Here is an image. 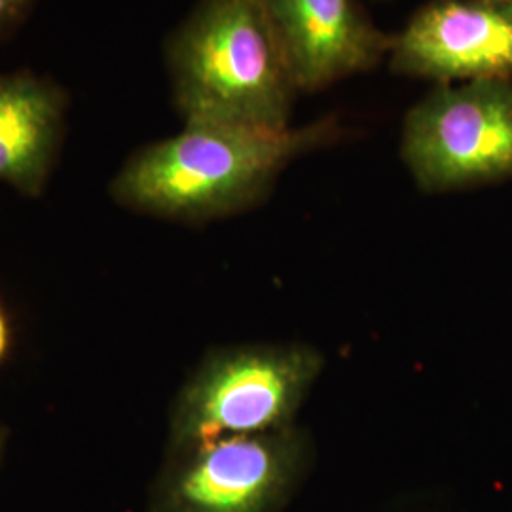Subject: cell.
I'll return each instance as SVG.
<instances>
[{
    "mask_svg": "<svg viewBox=\"0 0 512 512\" xmlns=\"http://www.w3.org/2000/svg\"><path fill=\"white\" fill-rule=\"evenodd\" d=\"M340 135L334 120L283 131L184 124L181 133L131 154L112 179L110 196L158 219H226L264 202L287 165Z\"/></svg>",
    "mask_w": 512,
    "mask_h": 512,
    "instance_id": "cell-1",
    "label": "cell"
},
{
    "mask_svg": "<svg viewBox=\"0 0 512 512\" xmlns=\"http://www.w3.org/2000/svg\"><path fill=\"white\" fill-rule=\"evenodd\" d=\"M165 63L184 124L291 128L298 86L262 0H200Z\"/></svg>",
    "mask_w": 512,
    "mask_h": 512,
    "instance_id": "cell-2",
    "label": "cell"
},
{
    "mask_svg": "<svg viewBox=\"0 0 512 512\" xmlns=\"http://www.w3.org/2000/svg\"><path fill=\"white\" fill-rule=\"evenodd\" d=\"M323 365V355L304 344L213 349L171 408L169 450L294 425Z\"/></svg>",
    "mask_w": 512,
    "mask_h": 512,
    "instance_id": "cell-3",
    "label": "cell"
},
{
    "mask_svg": "<svg viewBox=\"0 0 512 512\" xmlns=\"http://www.w3.org/2000/svg\"><path fill=\"white\" fill-rule=\"evenodd\" d=\"M401 156L425 194L512 179V80L440 84L408 110Z\"/></svg>",
    "mask_w": 512,
    "mask_h": 512,
    "instance_id": "cell-4",
    "label": "cell"
},
{
    "mask_svg": "<svg viewBox=\"0 0 512 512\" xmlns=\"http://www.w3.org/2000/svg\"><path fill=\"white\" fill-rule=\"evenodd\" d=\"M310 461V437L296 425L171 450L150 512H279Z\"/></svg>",
    "mask_w": 512,
    "mask_h": 512,
    "instance_id": "cell-5",
    "label": "cell"
},
{
    "mask_svg": "<svg viewBox=\"0 0 512 512\" xmlns=\"http://www.w3.org/2000/svg\"><path fill=\"white\" fill-rule=\"evenodd\" d=\"M387 57L393 73L439 84L512 80V0H433Z\"/></svg>",
    "mask_w": 512,
    "mask_h": 512,
    "instance_id": "cell-6",
    "label": "cell"
},
{
    "mask_svg": "<svg viewBox=\"0 0 512 512\" xmlns=\"http://www.w3.org/2000/svg\"><path fill=\"white\" fill-rule=\"evenodd\" d=\"M298 92L372 71L391 52L357 0H262Z\"/></svg>",
    "mask_w": 512,
    "mask_h": 512,
    "instance_id": "cell-7",
    "label": "cell"
},
{
    "mask_svg": "<svg viewBox=\"0 0 512 512\" xmlns=\"http://www.w3.org/2000/svg\"><path fill=\"white\" fill-rule=\"evenodd\" d=\"M69 95L48 76L0 73V183L38 198L65 139Z\"/></svg>",
    "mask_w": 512,
    "mask_h": 512,
    "instance_id": "cell-8",
    "label": "cell"
},
{
    "mask_svg": "<svg viewBox=\"0 0 512 512\" xmlns=\"http://www.w3.org/2000/svg\"><path fill=\"white\" fill-rule=\"evenodd\" d=\"M35 4L37 0H0V44L18 33Z\"/></svg>",
    "mask_w": 512,
    "mask_h": 512,
    "instance_id": "cell-9",
    "label": "cell"
},
{
    "mask_svg": "<svg viewBox=\"0 0 512 512\" xmlns=\"http://www.w3.org/2000/svg\"><path fill=\"white\" fill-rule=\"evenodd\" d=\"M8 348H10V325H8L6 313H4L2 306H0V361L8 353Z\"/></svg>",
    "mask_w": 512,
    "mask_h": 512,
    "instance_id": "cell-10",
    "label": "cell"
},
{
    "mask_svg": "<svg viewBox=\"0 0 512 512\" xmlns=\"http://www.w3.org/2000/svg\"><path fill=\"white\" fill-rule=\"evenodd\" d=\"M2 448H4V431L0 427V454H2Z\"/></svg>",
    "mask_w": 512,
    "mask_h": 512,
    "instance_id": "cell-11",
    "label": "cell"
}]
</instances>
